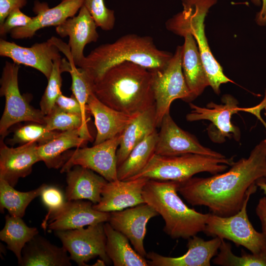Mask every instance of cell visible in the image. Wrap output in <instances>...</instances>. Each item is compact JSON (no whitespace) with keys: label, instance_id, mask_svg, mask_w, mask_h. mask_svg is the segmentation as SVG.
Wrapping results in <instances>:
<instances>
[{"label":"cell","instance_id":"6da1fadb","mask_svg":"<svg viewBox=\"0 0 266 266\" xmlns=\"http://www.w3.org/2000/svg\"><path fill=\"white\" fill-rule=\"evenodd\" d=\"M224 173L207 177H191L179 182V193L193 206H205L212 213L227 217L241 209L249 188L266 178V141L263 140Z\"/></svg>","mask_w":266,"mask_h":266},{"label":"cell","instance_id":"7a4b0ae2","mask_svg":"<svg viewBox=\"0 0 266 266\" xmlns=\"http://www.w3.org/2000/svg\"><path fill=\"white\" fill-rule=\"evenodd\" d=\"M93 93L107 106L132 116L155 105L151 71L131 62L109 68L94 83Z\"/></svg>","mask_w":266,"mask_h":266},{"label":"cell","instance_id":"3957f363","mask_svg":"<svg viewBox=\"0 0 266 266\" xmlns=\"http://www.w3.org/2000/svg\"><path fill=\"white\" fill-rule=\"evenodd\" d=\"M173 54L157 47L153 38L136 34H127L111 43L100 45L93 50L79 67L85 71L94 83L109 68L128 61L150 70L162 69Z\"/></svg>","mask_w":266,"mask_h":266},{"label":"cell","instance_id":"277c9868","mask_svg":"<svg viewBox=\"0 0 266 266\" xmlns=\"http://www.w3.org/2000/svg\"><path fill=\"white\" fill-rule=\"evenodd\" d=\"M179 182L148 179L142 196L163 218L164 231L173 239H188L203 232L209 213L189 208L178 195Z\"/></svg>","mask_w":266,"mask_h":266},{"label":"cell","instance_id":"5b68a950","mask_svg":"<svg viewBox=\"0 0 266 266\" xmlns=\"http://www.w3.org/2000/svg\"><path fill=\"white\" fill-rule=\"evenodd\" d=\"M217 0H182L183 10L166 23L167 30L183 37L191 34L197 42L200 54L209 81L216 94L221 84L234 83L223 72L222 67L213 55L205 33L204 20L209 8Z\"/></svg>","mask_w":266,"mask_h":266},{"label":"cell","instance_id":"8992f818","mask_svg":"<svg viewBox=\"0 0 266 266\" xmlns=\"http://www.w3.org/2000/svg\"><path fill=\"white\" fill-rule=\"evenodd\" d=\"M233 163V157L220 158L197 154L166 156L154 154L146 166L129 180L146 178L181 182L200 172L221 173Z\"/></svg>","mask_w":266,"mask_h":266},{"label":"cell","instance_id":"52a82bcc","mask_svg":"<svg viewBox=\"0 0 266 266\" xmlns=\"http://www.w3.org/2000/svg\"><path fill=\"white\" fill-rule=\"evenodd\" d=\"M257 187L254 183L249 188L242 206L236 213L227 217L209 213L203 232L208 236L231 240L252 253H258L266 249V236L254 229L247 213L250 197L256 192Z\"/></svg>","mask_w":266,"mask_h":266},{"label":"cell","instance_id":"ba28073f","mask_svg":"<svg viewBox=\"0 0 266 266\" xmlns=\"http://www.w3.org/2000/svg\"><path fill=\"white\" fill-rule=\"evenodd\" d=\"M19 65L5 62L0 79V95L5 97V106L0 120V134L3 138L10 128L22 122L44 124L45 115L29 103L20 93L18 85Z\"/></svg>","mask_w":266,"mask_h":266},{"label":"cell","instance_id":"9c48e42d","mask_svg":"<svg viewBox=\"0 0 266 266\" xmlns=\"http://www.w3.org/2000/svg\"><path fill=\"white\" fill-rule=\"evenodd\" d=\"M182 51L183 46H178L165 68L150 70L158 127L160 126L164 116L169 112L170 105L175 100H193L183 73Z\"/></svg>","mask_w":266,"mask_h":266},{"label":"cell","instance_id":"30bf717a","mask_svg":"<svg viewBox=\"0 0 266 266\" xmlns=\"http://www.w3.org/2000/svg\"><path fill=\"white\" fill-rule=\"evenodd\" d=\"M121 134L91 147H79L64 154L65 163L61 172H67L75 166L89 168L107 181L118 179L117 151Z\"/></svg>","mask_w":266,"mask_h":266},{"label":"cell","instance_id":"8fae6325","mask_svg":"<svg viewBox=\"0 0 266 266\" xmlns=\"http://www.w3.org/2000/svg\"><path fill=\"white\" fill-rule=\"evenodd\" d=\"M103 224L101 223L88 226L87 228L55 232L69 253L71 260L78 266H88L86 263L98 256L109 265L111 261L106 252V237Z\"/></svg>","mask_w":266,"mask_h":266},{"label":"cell","instance_id":"7c38bea8","mask_svg":"<svg viewBox=\"0 0 266 266\" xmlns=\"http://www.w3.org/2000/svg\"><path fill=\"white\" fill-rule=\"evenodd\" d=\"M222 104L213 102L208 103L206 107L199 106L192 103L189 105L191 111L186 115L189 122L206 120L211 122L207 132L212 141L222 143L226 137H233L239 141L240 131L238 127L233 124L231 118L233 114L241 111L238 106V101L231 95L226 94L222 98Z\"/></svg>","mask_w":266,"mask_h":266},{"label":"cell","instance_id":"4fadbf2b","mask_svg":"<svg viewBox=\"0 0 266 266\" xmlns=\"http://www.w3.org/2000/svg\"><path fill=\"white\" fill-rule=\"evenodd\" d=\"M91 201L66 200L59 208L47 213L41 224L45 231H66L108 221L110 212L96 210Z\"/></svg>","mask_w":266,"mask_h":266},{"label":"cell","instance_id":"5bb4252c","mask_svg":"<svg viewBox=\"0 0 266 266\" xmlns=\"http://www.w3.org/2000/svg\"><path fill=\"white\" fill-rule=\"evenodd\" d=\"M155 154L166 156L197 154L217 158H226L222 154L201 144L193 134L180 128L166 114L161 123Z\"/></svg>","mask_w":266,"mask_h":266},{"label":"cell","instance_id":"9a60e30c","mask_svg":"<svg viewBox=\"0 0 266 266\" xmlns=\"http://www.w3.org/2000/svg\"><path fill=\"white\" fill-rule=\"evenodd\" d=\"M159 214L150 205L144 203L120 211L110 212L108 222L115 230L125 235L133 249L141 256L146 257L144 239L149 220Z\"/></svg>","mask_w":266,"mask_h":266},{"label":"cell","instance_id":"2e32d148","mask_svg":"<svg viewBox=\"0 0 266 266\" xmlns=\"http://www.w3.org/2000/svg\"><path fill=\"white\" fill-rule=\"evenodd\" d=\"M59 48L50 38L35 43L30 47L0 39V55L10 58L14 63L30 66L41 72L48 79L55 60L61 57Z\"/></svg>","mask_w":266,"mask_h":266},{"label":"cell","instance_id":"e0dca14e","mask_svg":"<svg viewBox=\"0 0 266 266\" xmlns=\"http://www.w3.org/2000/svg\"><path fill=\"white\" fill-rule=\"evenodd\" d=\"M84 0H62L52 8L46 2L38 0L34 2L33 11L36 15L28 26L12 30L10 33L11 38L18 39L32 38L40 29L58 26L69 18L75 16L84 4Z\"/></svg>","mask_w":266,"mask_h":266},{"label":"cell","instance_id":"ac0fdd59","mask_svg":"<svg viewBox=\"0 0 266 266\" xmlns=\"http://www.w3.org/2000/svg\"><path fill=\"white\" fill-rule=\"evenodd\" d=\"M97 27L84 5L76 16L68 18L56 27V32L60 37H69L68 45L74 63L78 67L85 58L83 51L86 45L96 42L99 38Z\"/></svg>","mask_w":266,"mask_h":266},{"label":"cell","instance_id":"d6986e66","mask_svg":"<svg viewBox=\"0 0 266 266\" xmlns=\"http://www.w3.org/2000/svg\"><path fill=\"white\" fill-rule=\"evenodd\" d=\"M148 179L139 178L108 181L102 190L100 201L93 205V208L100 211L110 212L145 203L142 192Z\"/></svg>","mask_w":266,"mask_h":266},{"label":"cell","instance_id":"ffe728a7","mask_svg":"<svg viewBox=\"0 0 266 266\" xmlns=\"http://www.w3.org/2000/svg\"><path fill=\"white\" fill-rule=\"evenodd\" d=\"M36 142L9 147L1 138L0 141V179L15 187L20 178L29 175L33 166L40 161Z\"/></svg>","mask_w":266,"mask_h":266},{"label":"cell","instance_id":"44dd1931","mask_svg":"<svg viewBox=\"0 0 266 266\" xmlns=\"http://www.w3.org/2000/svg\"><path fill=\"white\" fill-rule=\"evenodd\" d=\"M222 240L214 237L205 240L196 235L188 238V250L182 256L166 257L150 252L146 257L151 266H210L212 258L218 253Z\"/></svg>","mask_w":266,"mask_h":266},{"label":"cell","instance_id":"7402d4cb","mask_svg":"<svg viewBox=\"0 0 266 266\" xmlns=\"http://www.w3.org/2000/svg\"><path fill=\"white\" fill-rule=\"evenodd\" d=\"M87 108L88 112L94 116L97 129L94 145L121 134L135 117L107 106L100 101L93 93L89 97Z\"/></svg>","mask_w":266,"mask_h":266},{"label":"cell","instance_id":"603a6c76","mask_svg":"<svg viewBox=\"0 0 266 266\" xmlns=\"http://www.w3.org/2000/svg\"><path fill=\"white\" fill-rule=\"evenodd\" d=\"M66 200H87L99 203L101 192L107 181L95 171L80 166H75L66 172Z\"/></svg>","mask_w":266,"mask_h":266},{"label":"cell","instance_id":"cb8c5ba5","mask_svg":"<svg viewBox=\"0 0 266 266\" xmlns=\"http://www.w3.org/2000/svg\"><path fill=\"white\" fill-rule=\"evenodd\" d=\"M62 246L52 244L38 234L24 246L20 261L21 266H70V258Z\"/></svg>","mask_w":266,"mask_h":266},{"label":"cell","instance_id":"d4e9b609","mask_svg":"<svg viewBox=\"0 0 266 266\" xmlns=\"http://www.w3.org/2000/svg\"><path fill=\"white\" fill-rule=\"evenodd\" d=\"M183 37L182 68L194 100L209 86V83L195 39L190 33L185 34Z\"/></svg>","mask_w":266,"mask_h":266},{"label":"cell","instance_id":"484cf974","mask_svg":"<svg viewBox=\"0 0 266 266\" xmlns=\"http://www.w3.org/2000/svg\"><path fill=\"white\" fill-rule=\"evenodd\" d=\"M158 127L155 106L133 117L121 134L117 151L118 167L127 159L131 151Z\"/></svg>","mask_w":266,"mask_h":266},{"label":"cell","instance_id":"4316f807","mask_svg":"<svg viewBox=\"0 0 266 266\" xmlns=\"http://www.w3.org/2000/svg\"><path fill=\"white\" fill-rule=\"evenodd\" d=\"M87 141L81 136L80 129L60 132L49 142L38 146V154L49 168H59L64 164L66 152L72 148L83 147Z\"/></svg>","mask_w":266,"mask_h":266},{"label":"cell","instance_id":"83f0119b","mask_svg":"<svg viewBox=\"0 0 266 266\" xmlns=\"http://www.w3.org/2000/svg\"><path fill=\"white\" fill-rule=\"evenodd\" d=\"M103 226L106 237V252L114 266H148L144 257L131 247L125 235L114 229L108 222L104 223Z\"/></svg>","mask_w":266,"mask_h":266},{"label":"cell","instance_id":"f1b7e54d","mask_svg":"<svg viewBox=\"0 0 266 266\" xmlns=\"http://www.w3.org/2000/svg\"><path fill=\"white\" fill-rule=\"evenodd\" d=\"M158 138L157 131L135 146L117 168L118 179L129 180L140 172L155 154Z\"/></svg>","mask_w":266,"mask_h":266},{"label":"cell","instance_id":"f546056e","mask_svg":"<svg viewBox=\"0 0 266 266\" xmlns=\"http://www.w3.org/2000/svg\"><path fill=\"white\" fill-rule=\"evenodd\" d=\"M5 225L0 232V239L7 244V248L20 261L22 252L25 245L38 234L36 228L28 227L21 217L5 216Z\"/></svg>","mask_w":266,"mask_h":266},{"label":"cell","instance_id":"4dcf8cb0","mask_svg":"<svg viewBox=\"0 0 266 266\" xmlns=\"http://www.w3.org/2000/svg\"><path fill=\"white\" fill-rule=\"evenodd\" d=\"M46 186L43 184L34 190L20 192L6 181L0 179V212L3 213L6 209L10 215L22 218L29 204L33 199L40 196Z\"/></svg>","mask_w":266,"mask_h":266},{"label":"cell","instance_id":"1f68e13d","mask_svg":"<svg viewBox=\"0 0 266 266\" xmlns=\"http://www.w3.org/2000/svg\"><path fill=\"white\" fill-rule=\"evenodd\" d=\"M69 62V68L68 72L71 77V85L70 90L72 95L77 100L81 107L82 115L83 120V126L81 133L82 137L88 141L92 139V136L88 128L87 105L89 96L93 93L94 82L89 78L84 70L80 67H77L73 59H68Z\"/></svg>","mask_w":266,"mask_h":266},{"label":"cell","instance_id":"d6a6232c","mask_svg":"<svg viewBox=\"0 0 266 266\" xmlns=\"http://www.w3.org/2000/svg\"><path fill=\"white\" fill-rule=\"evenodd\" d=\"M215 265L228 266H266V249L258 253H247L242 250L241 256L233 254L230 243L224 239L219 252L213 259Z\"/></svg>","mask_w":266,"mask_h":266},{"label":"cell","instance_id":"836d02e7","mask_svg":"<svg viewBox=\"0 0 266 266\" xmlns=\"http://www.w3.org/2000/svg\"><path fill=\"white\" fill-rule=\"evenodd\" d=\"M60 131H49L45 124L32 122L16 129L12 138L9 140L11 145L36 142L38 145L44 144L57 136Z\"/></svg>","mask_w":266,"mask_h":266},{"label":"cell","instance_id":"e575fe53","mask_svg":"<svg viewBox=\"0 0 266 266\" xmlns=\"http://www.w3.org/2000/svg\"><path fill=\"white\" fill-rule=\"evenodd\" d=\"M44 124L49 131L64 132L80 129L81 134L83 120L81 114L66 112L55 104L51 111L45 116Z\"/></svg>","mask_w":266,"mask_h":266},{"label":"cell","instance_id":"d590c367","mask_svg":"<svg viewBox=\"0 0 266 266\" xmlns=\"http://www.w3.org/2000/svg\"><path fill=\"white\" fill-rule=\"evenodd\" d=\"M61 57L54 61L52 70L48 79V84L40 101V109L45 115L49 113L55 105L56 101L61 93L62 85L61 65Z\"/></svg>","mask_w":266,"mask_h":266},{"label":"cell","instance_id":"8d00e7d4","mask_svg":"<svg viewBox=\"0 0 266 266\" xmlns=\"http://www.w3.org/2000/svg\"><path fill=\"white\" fill-rule=\"evenodd\" d=\"M83 5L98 27L106 31L113 29L115 22L114 11L106 7L103 0H84Z\"/></svg>","mask_w":266,"mask_h":266},{"label":"cell","instance_id":"74e56055","mask_svg":"<svg viewBox=\"0 0 266 266\" xmlns=\"http://www.w3.org/2000/svg\"><path fill=\"white\" fill-rule=\"evenodd\" d=\"M32 20L33 17L25 14L20 9H15L9 13L4 22L0 25V35L1 37L5 36L14 29L26 27Z\"/></svg>","mask_w":266,"mask_h":266},{"label":"cell","instance_id":"f35d334b","mask_svg":"<svg viewBox=\"0 0 266 266\" xmlns=\"http://www.w3.org/2000/svg\"><path fill=\"white\" fill-rule=\"evenodd\" d=\"M40 196L42 202L48 208L47 213L59 208L65 202L62 192L54 186L47 185Z\"/></svg>","mask_w":266,"mask_h":266},{"label":"cell","instance_id":"ab89813d","mask_svg":"<svg viewBox=\"0 0 266 266\" xmlns=\"http://www.w3.org/2000/svg\"><path fill=\"white\" fill-rule=\"evenodd\" d=\"M55 104L66 112L82 115L80 103L73 95L68 97L64 95L62 93H61L56 101Z\"/></svg>","mask_w":266,"mask_h":266},{"label":"cell","instance_id":"60d3db41","mask_svg":"<svg viewBox=\"0 0 266 266\" xmlns=\"http://www.w3.org/2000/svg\"><path fill=\"white\" fill-rule=\"evenodd\" d=\"M27 3V0H0V25L11 11L23 8Z\"/></svg>","mask_w":266,"mask_h":266},{"label":"cell","instance_id":"b9f144b4","mask_svg":"<svg viewBox=\"0 0 266 266\" xmlns=\"http://www.w3.org/2000/svg\"><path fill=\"white\" fill-rule=\"evenodd\" d=\"M256 213L262 225V233L266 237V197L261 198L256 207Z\"/></svg>","mask_w":266,"mask_h":266},{"label":"cell","instance_id":"7bdbcfd3","mask_svg":"<svg viewBox=\"0 0 266 266\" xmlns=\"http://www.w3.org/2000/svg\"><path fill=\"white\" fill-rule=\"evenodd\" d=\"M266 108V91L265 97L260 103L252 107L245 108L244 111L249 112L255 115L263 124L266 130V122L261 116V111Z\"/></svg>","mask_w":266,"mask_h":266},{"label":"cell","instance_id":"ee69618b","mask_svg":"<svg viewBox=\"0 0 266 266\" xmlns=\"http://www.w3.org/2000/svg\"><path fill=\"white\" fill-rule=\"evenodd\" d=\"M253 3L257 5L261 4L262 2V6L261 10L256 16V22L260 26H266V0H251Z\"/></svg>","mask_w":266,"mask_h":266},{"label":"cell","instance_id":"f6af8a7d","mask_svg":"<svg viewBox=\"0 0 266 266\" xmlns=\"http://www.w3.org/2000/svg\"><path fill=\"white\" fill-rule=\"evenodd\" d=\"M256 184L263 191L264 194L266 197V178H261L259 179L256 182Z\"/></svg>","mask_w":266,"mask_h":266},{"label":"cell","instance_id":"bcb514c9","mask_svg":"<svg viewBox=\"0 0 266 266\" xmlns=\"http://www.w3.org/2000/svg\"><path fill=\"white\" fill-rule=\"evenodd\" d=\"M94 266H105V263L102 260H98Z\"/></svg>","mask_w":266,"mask_h":266},{"label":"cell","instance_id":"7dc6e473","mask_svg":"<svg viewBox=\"0 0 266 266\" xmlns=\"http://www.w3.org/2000/svg\"><path fill=\"white\" fill-rule=\"evenodd\" d=\"M265 109V116H266V108ZM265 141H266V138L265 139Z\"/></svg>","mask_w":266,"mask_h":266}]
</instances>
